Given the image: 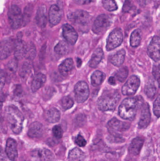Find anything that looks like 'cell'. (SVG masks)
Masks as SVG:
<instances>
[{"label":"cell","instance_id":"e575fe53","mask_svg":"<svg viewBox=\"0 0 160 161\" xmlns=\"http://www.w3.org/2000/svg\"><path fill=\"white\" fill-rule=\"evenodd\" d=\"M74 101L70 96H65L62 99V106L65 110L69 109L74 105Z\"/></svg>","mask_w":160,"mask_h":161},{"label":"cell","instance_id":"9a60e30c","mask_svg":"<svg viewBox=\"0 0 160 161\" xmlns=\"http://www.w3.org/2000/svg\"><path fill=\"white\" fill-rule=\"evenodd\" d=\"M32 156L39 161H53L54 159L53 153L47 148H37L32 152Z\"/></svg>","mask_w":160,"mask_h":161},{"label":"cell","instance_id":"603a6c76","mask_svg":"<svg viewBox=\"0 0 160 161\" xmlns=\"http://www.w3.org/2000/svg\"><path fill=\"white\" fill-rule=\"evenodd\" d=\"M74 68V63L72 58H68L64 60L58 67V70L61 75L67 76Z\"/></svg>","mask_w":160,"mask_h":161},{"label":"cell","instance_id":"2e32d148","mask_svg":"<svg viewBox=\"0 0 160 161\" xmlns=\"http://www.w3.org/2000/svg\"><path fill=\"white\" fill-rule=\"evenodd\" d=\"M15 58L18 60H21L26 56L27 51V44L21 39L18 38L15 40L14 48Z\"/></svg>","mask_w":160,"mask_h":161},{"label":"cell","instance_id":"9c48e42d","mask_svg":"<svg viewBox=\"0 0 160 161\" xmlns=\"http://www.w3.org/2000/svg\"><path fill=\"white\" fill-rule=\"evenodd\" d=\"M90 18L89 13L82 10H76L70 14L69 17L70 20L72 23L81 26L87 25L90 22Z\"/></svg>","mask_w":160,"mask_h":161},{"label":"cell","instance_id":"74e56055","mask_svg":"<svg viewBox=\"0 0 160 161\" xmlns=\"http://www.w3.org/2000/svg\"><path fill=\"white\" fill-rule=\"evenodd\" d=\"M52 132L54 138L58 140L61 139L63 137V130L61 126H54L53 128Z\"/></svg>","mask_w":160,"mask_h":161},{"label":"cell","instance_id":"8992f818","mask_svg":"<svg viewBox=\"0 0 160 161\" xmlns=\"http://www.w3.org/2000/svg\"><path fill=\"white\" fill-rule=\"evenodd\" d=\"M74 93L76 101L79 103L85 102L89 96L88 84L84 81H79L75 85Z\"/></svg>","mask_w":160,"mask_h":161},{"label":"cell","instance_id":"f1b7e54d","mask_svg":"<svg viewBox=\"0 0 160 161\" xmlns=\"http://www.w3.org/2000/svg\"><path fill=\"white\" fill-rule=\"evenodd\" d=\"M157 88L155 82L153 80L148 81L145 87V93L148 98H154L157 93Z\"/></svg>","mask_w":160,"mask_h":161},{"label":"cell","instance_id":"3957f363","mask_svg":"<svg viewBox=\"0 0 160 161\" xmlns=\"http://www.w3.org/2000/svg\"><path fill=\"white\" fill-rule=\"evenodd\" d=\"M6 115L9 127L15 134H19L22 131L23 116L17 107L8 106L6 109Z\"/></svg>","mask_w":160,"mask_h":161},{"label":"cell","instance_id":"ba28073f","mask_svg":"<svg viewBox=\"0 0 160 161\" xmlns=\"http://www.w3.org/2000/svg\"><path fill=\"white\" fill-rule=\"evenodd\" d=\"M111 23V18L109 16L105 14H101L94 21L92 30L95 34H101L110 26Z\"/></svg>","mask_w":160,"mask_h":161},{"label":"cell","instance_id":"8fae6325","mask_svg":"<svg viewBox=\"0 0 160 161\" xmlns=\"http://www.w3.org/2000/svg\"><path fill=\"white\" fill-rule=\"evenodd\" d=\"M15 41L6 38L0 42V60H4L12 53L15 48Z\"/></svg>","mask_w":160,"mask_h":161},{"label":"cell","instance_id":"f35d334b","mask_svg":"<svg viewBox=\"0 0 160 161\" xmlns=\"http://www.w3.org/2000/svg\"><path fill=\"white\" fill-rule=\"evenodd\" d=\"M160 96H159L154 102V107H153V111H154V114L158 118H159L160 116Z\"/></svg>","mask_w":160,"mask_h":161},{"label":"cell","instance_id":"4316f807","mask_svg":"<svg viewBox=\"0 0 160 161\" xmlns=\"http://www.w3.org/2000/svg\"><path fill=\"white\" fill-rule=\"evenodd\" d=\"M85 158V154L78 147L73 148L69 153L68 159L70 161H84Z\"/></svg>","mask_w":160,"mask_h":161},{"label":"cell","instance_id":"f546056e","mask_svg":"<svg viewBox=\"0 0 160 161\" xmlns=\"http://www.w3.org/2000/svg\"><path fill=\"white\" fill-rule=\"evenodd\" d=\"M142 40V31L140 29H136L131 34L130 45L132 47H137L140 45Z\"/></svg>","mask_w":160,"mask_h":161},{"label":"cell","instance_id":"7402d4cb","mask_svg":"<svg viewBox=\"0 0 160 161\" xmlns=\"http://www.w3.org/2000/svg\"><path fill=\"white\" fill-rule=\"evenodd\" d=\"M104 53L101 48H99L96 49L95 51L93 53L89 61V67L93 69L96 68L104 58Z\"/></svg>","mask_w":160,"mask_h":161},{"label":"cell","instance_id":"cb8c5ba5","mask_svg":"<svg viewBox=\"0 0 160 161\" xmlns=\"http://www.w3.org/2000/svg\"><path fill=\"white\" fill-rule=\"evenodd\" d=\"M126 54L125 50L122 49L110 57V61L116 67H120L125 61Z\"/></svg>","mask_w":160,"mask_h":161},{"label":"cell","instance_id":"83f0119b","mask_svg":"<svg viewBox=\"0 0 160 161\" xmlns=\"http://www.w3.org/2000/svg\"><path fill=\"white\" fill-rule=\"evenodd\" d=\"M105 78L104 73L100 71H95L91 77V84L95 87L99 86L103 82Z\"/></svg>","mask_w":160,"mask_h":161},{"label":"cell","instance_id":"60d3db41","mask_svg":"<svg viewBox=\"0 0 160 161\" xmlns=\"http://www.w3.org/2000/svg\"><path fill=\"white\" fill-rule=\"evenodd\" d=\"M75 142L80 147H84L86 145V141L82 135H78L75 139Z\"/></svg>","mask_w":160,"mask_h":161},{"label":"cell","instance_id":"c3c4849f","mask_svg":"<svg viewBox=\"0 0 160 161\" xmlns=\"http://www.w3.org/2000/svg\"><path fill=\"white\" fill-rule=\"evenodd\" d=\"M4 101V97L3 96L0 97V110L2 109V107H3V103Z\"/></svg>","mask_w":160,"mask_h":161},{"label":"cell","instance_id":"681fc988","mask_svg":"<svg viewBox=\"0 0 160 161\" xmlns=\"http://www.w3.org/2000/svg\"><path fill=\"white\" fill-rule=\"evenodd\" d=\"M4 158V155L3 152L2 148L0 147V161L3 160Z\"/></svg>","mask_w":160,"mask_h":161},{"label":"cell","instance_id":"b9f144b4","mask_svg":"<svg viewBox=\"0 0 160 161\" xmlns=\"http://www.w3.org/2000/svg\"><path fill=\"white\" fill-rule=\"evenodd\" d=\"M152 74L154 75L156 80H157L158 84H159L160 81V66L159 65L156 66L155 65L153 68Z\"/></svg>","mask_w":160,"mask_h":161},{"label":"cell","instance_id":"30bf717a","mask_svg":"<svg viewBox=\"0 0 160 161\" xmlns=\"http://www.w3.org/2000/svg\"><path fill=\"white\" fill-rule=\"evenodd\" d=\"M130 125L129 123L122 122L117 118H113L107 124V128L111 134H116L124 132L129 129Z\"/></svg>","mask_w":160,"mask_h":161},{"label":"cell","instance_id":"4fadbf2b","mask_svg":"<svg viewBox=\"0 0 160 161\" xmlns=\"http://www.w3.org/2000/svg\"><path fill=\"white\" fill-rule=\"evenodd\" d=\"M63 36L68 43L70 45H74L78 38V33L70 25L65 24L62 27Z\"/></svg>","mask_w":160,"mask_h":161},{"label":"cell","instance_id":"ac0fdd59","mask_svg":"<svg viewBox=\"0 0 160 161\" xmlns=\"http://www.w3.org/2000/svg\"><path fill=\"white\" fill-rule=\"evenodd\" d=\"M49 21L52 25H57L62 19V11L59 6L54 4L51 6L49 12Z\"/></svg>","mask_w":160,"mask_h":161},{"label":"cell","instance_id":"816d5d0a","mask_svg":"<svg viewBox=\"0 0 160 161\" xmlns=\"http://www.w3.org/2000/svg\"><path fill=\"white\" fill-rule=\"evenodd\" d=\"M2 130V122L1 119H0V132Z\"/></svg>","mask_w":160,"mask_h":161},{"label":"cell","instance_id":"7a4b0ae2","mask_svg":"<svg viewBox=\"0 0 160 161\" xmlns=\"http://www.w3.org/2000/svg\"><path fill=\"white\" fill-rule=\"evenodd\" d=\"M121 96L118 91L113 90L106 91L98 99V108L102 111L114 110Z\"/></svg>","mask_w":160,"mask_h":161},{"label":"cell","instance_id":"44dd1931","mask_svg":"<svg viewBox=\"0 0 160 161\" xmlns=\"http://www.w3.org/2000/svg\"><path fill=\"white\" fill-rule=\"evenodd\" d=\"M143 139L140 137H136L133 139L130 145L129 151L133 156H137L141 152L144 144Z\"/></svg>","mask_w":160,"mask_h":161},{"label":"cell","instance_id":"ee69618b","mask_svg":"<svg viewBox=\"0 0 160 161\" xmlns=\"http://www.w3.org/2000/svg\"><path fill=\"white\" fill-rule=\"evenodd\" d=\"M95 0H75L76 3L78 4L83 5L88 4L90 3H93Z\"/></svg>","mask_w":160,"mask_h":161},{"label":"cell","instance_id":"836d02e7","mask_svg":"<svg viewBox=\"0 0 160 161\" xmlns=\"http://www.w3.org/2000/svg\"><path fill=\"white\" fill-rule=\"evenodd\" d=\"M36 54V49L34 44L33 43H30L29 46H27V53L25 57L28 60H32L35 58Z\"/></svg>","mask_w":160,"mask_h":161},{"label":"cell","instance_id":"484cf974","mask_svg":"<svg viewBox=\"0 0 160 161\" xmlns=\"http://www.w3.org/2000/svg\"><path fill=\"white\" fill-rule=\"evenodd\" d=\"M61 113L57 109L51 108L47 111L45 114L46 120L50 123H55L59 121Z\"/></svg>","mask_w":160,"mask_h":161},{"label":"cell","instance_id":"1f68e13d","mask_svg":"<svg viewBox=\"0 0 160 161\" xmlns=\"http://www.w3.org/2000/svg\"><path fill=\"white\" fill-rule=\"evenodd\" d=\"M129 74L128 69L125 67L118 70L115 74V77L120 82H124L126 79Z\"/></svg>","mask_w":160,"mask_h":161},{"label":"cell","instance_id":"d4e9b609","mask_svg":"<svg viewBox=\"0 0 160 161\" xmlns=\"http://www.w3.org/2000/svg\"><path fill=\"white\" fill-rule=\"evenodd\" d=\"M46 81V76L41 73L38 74L34 77L31 85V89L34 92L38 91Z\"/></svg>","mask_w":160,"mask_h":161},{"label":"cell","instance_id":"ab89813d","mask_svg":"<svg viewBox=\"0 0 160 161\" xmlns=\"http://www.w3.org/2000/svg\"><path fill=\"white\" fill-rule=\"evenodd\" d=\"M33 7L30 6H26L24 11V15L23 16V22H27L28 19H30L31 17Z\"/></svg>","mask_w":160,"mask_h":161},{"label":"cell","instance_id":"ffe728a7","mask_svg":"<svg viewBox=\"0 0 160 161\" xmlns=\"http://www.w3.org/2000/svg\"><path fill=\"white\" fill-rule=\"evenodd\" d=\"M43 127L41 123L35 122L32 123L29 127L28 135L32 138H40L43 135Z\"/></svg>","mask_w":160,"mask_h":161},{"label":"cell","instance_id":"6da1fadb","mask_svg":"<svg viewBox=\"0 0 160 161\" xmlns=\"http://www.w3.org/2000/svg\"><path fill=\"white\" fill-rule=\"evenodd\" d=\"M143 104V98L140 96L125 98L119 106L118 114L123 119L132 121L135 118L137 111Z\"/></svg>","mask_w":160,"mask_h":161},{"label":"cell","instance_id":"f6af8a7d","mask_svg":"<svg viewBox=\"0 0 160 161\" xmlns=\"http://www.w3.org/2000/svg\"><path fill=\"white\" fill-rule=\"evenodd\" d=\"M22 88L20 85H17L14 91V94L16 96L19 97L22 93Z\"/></svg>","mask_w":160,"mask_h":161},{"label":"cell","instance_id":"d6a6232c","mask_svg":"<svg viewBox=\"0 0 160 161\" xmlns=\"http://www.w3.org/2000/svg\"><path fill=\"white\" fill-rule=\"evenodd\" d=\"M103 7L109 11H113L117 9V5L115 0H103Z\"/></svg>","mask_w":160,"mask_h":161},{"label":"cell","instance_id":"f907efd6","mask_svg":"<svg viewBox=\"0 0 160 161\" xmlns=\"http://www.w3.org/2000/svg\"><path fill=\"white\" fill-rule=\"evenodd\" d=\"M77 67L80 68L82 64V60L80 58H77Z\"/></svg>","mask_w":160,"mask_h":161},{"label":"cell","instance_id":"277c9868","mask_svg":"<svg viewBox=\"0 0 160 161\" xmlns=\"http://www.w3.org/2000/svg\"><path fill=\"white\" fill-rule=\"evenodd\" d=\"M8 17L9 24L13 29L19 28L23 23V16L21 10L16 5H12L9 7Z\"/></svg>","mask_w":160,"mask_h":161},{"label":"cell","instance_id":"d590c367","mask_svg":"<svg viewBox=\"0 0 160 161\" xmlns=\"http://www.w3.org/2000/svg\"><path fill=\"white\" fill-rule=\"evenodd\" d=\"M18 67V60L16 58L11 59L7 65V70L10 73H15L17 71Z\"/></svg>","mask_w":160,"mask_h":161},{"label":"cell","instance_id":"5b68a950","mask_svg":"<svg viewBox=\"0 0 160 161\" xmlns=\"http://www.w3.org/2000/svg\"><path fill=\"white\" fill-rule=\"evenodd\" d=\"M123 41L122 30L119 28L115 29L111 32L107 39L106 50L110 51L116 49L122 44Z\"/></svg>","mask_w":160,"mask_h":161},{"label":"cell","instance_id":"4dcf8cb0","mask_svg":"<svg viewBox=\"0 0 160 161\" xmlns=\"http://www.w3.org/2000/svg\"><path fill=\"white\" fill-rule=\"evenodd\" d=\"M54 52L60 55H65L69 52V47L67 42L60 41L54 48Z\"/></svg>","mask_w":160,"mask_h":161},{"label":"cell","instance_id":"52a82bcc","mask_svg":"<svg viewBox=\"0 0 160 161\" xmlns=\"http://www.w3.org/2000/svg\"><path fill=\"white\" fill-rule=\"evenodd\" d=\"M140 84V78L136 75H132L122 87V94L126 96L134 95L138 91Z\"/></svg>","mask_w":160,"mask_h":161},{"label":"cell","instance_id":"bcb514c9","mask_svg":"<svg viewBox=\"0 0 160 161\" xmlns=\"http://www.w3.org/2000/svg\"><path fill=\"white\" fill-rule=\"evenodd\" d=\"M57 140H58V139H56V138H55V139H54V138H50L48 140L47 144L50 146H54L58 143Z\"/></svg>","mask_w":160,"mask_h":161},{"label":"cell","instance_id":"5bb4252c","mask_svg":"<svg viewBox=\"0 0 160 161\" xmlns=\"http://www.w3.org/2000/svg\"><path fill=\"white\" fill-rule=\"evenodd\" d=\"M142 113L138 125L141 129H145L148 126L151 121V113L149 105L144 103L142 106Z\"/></svg>","mask_w":160,"mask_h":161},{"label":"cell","instance_id":"8d00e7d4","mask_svg":"<svg viewBox=\"0 0 160 161\" xmlns=\"http://www.w3.org/2000/svg\"><path fill=\"white\" fill-rule=\"evenodd\" d=\"M31 71V66L28 63H24L23 65L20 72V75L22 78L26 77V76L28 75Z\"/></svg>","mask_w":160,"mask_h":161},{"label":"cell","instance_id":"7c38bea8","mask_svg":"<svg viewBox=\"0 0 160 161\" xmlns=\"http://www.w3.org/2000/svg\"><path fill=\"white\" fill-rule=\"evenodd\" d=\"M160 40L159 37L155 36L147 48V53L150 58L156 62L160 60Z\"/></svg>","mask_w":160,"mask_h":161},{"label":"cell","instance_id":"7dc6e473","mask_svg":"<svg viewBox=\"0 0 160 161\" xmlns=\"http://www.w3.org/2000/svg\"><path fill=\"white\" fill-rule=\"evenodd\" d=\"M109 83H110L111 85H115L116 84V82L115 78L114 77H110L109 79Z\"/></svg>","mask_w":160,"mask_h":161},{"label":"cell","instance_id":"7bdbcfd3","mask_svg":"<svg viewBox=\"0 0 160 161\" xmlns=\"http://www.w3.org/2000/svg\"><path fill=\"white\" fill-rule=\"evenodd\" d=\"M5 80V76L3 70H0V92H2L4 86Z\"/></svg>","mask_w":160,"mask_h":161},{"label":"cell","instance_id":"e0dca14e","mask_svg":"<svg viewBox=\"0 0 160 161\" xmlns=\"http://www.w3.org/2000/svg\"><path fill=\"white\" fill-rule=\"evenodd\" d=\"M5 153L11 161H16L18 157L17 143L14 139L9 138L7 141Z\"/></svg>","mask_w":160,"mask_h":161},{"label":"cell","instance_id":"d6986e66","mask_svg":"<svg viewBox=\"0 0 160 161\" xmlns=\"http://www.w3.org/2000/svg\"><path fill=\"white\" fill-rule=\"evenodd\" d=\"M36 23L39 27L44 28L47 25V8L44 5H41L38 8L35 17Z\"/></svg>","mask_w":160,"mask_h":161}]
</instances>
